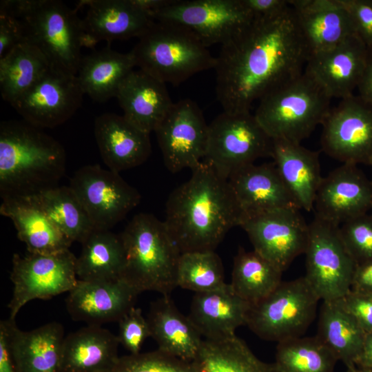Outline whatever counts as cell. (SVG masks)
<instances>
[{
	"label": "cell",
	"instance_id": "6da1fadb",
	"mask_svg": "<svg viewBox=\"0 0 372 372\" xmlns=\"http://www.w3.org/2000/svg\"><path fill=\"white\" fill-rule=\"evenodd\" d=\"M308 58L290 5L273 17H254L216 57V92L224 112H250L254 101L300 76Z\"/></svg>",
	"mask_w": 372,
	"mask_h": 372
},
{
	"label": "cell",
	"instance_id": "7a4b0ae2",
	"mask_svg": "<svg viewBox=\"0 0 372 372\" xmlns=\"http://www.w3.org/2000/svg\"><path fill=\"white\" fill-rule=\"evenodd\" d=\"M166 203L164 220L181 254L214 251L242 213L227 179L202 162Z\"/></svg>",
	"mask_w": 372,
	"mask_h": 372
},
{
	"label": "cell",
	"instance_id": "3957f363",
	"mask_svg": "<svg viewBox=\"0 0 372 372\" xmlns=\"http://www.w3.org/2000/svg\"><path fill=\"white\" fill-rule=\"evenodd\" d=\"M62 145L25 121L0 125L1 198L34 195L57 186L65 172Z\"/></svg>",
	"mask_w": 372,
	"mask_h": 372
},
{
	"label": "cell",
	"instance_id": "277c9868",
	"mask_svg": "<svg viewBox=\"0 0 372 372\" xmlns=\"http://www.w3.org/2000/svg\"><path fill=\"white\" fill-rule=\"evenodd\" d=\"M120 236L125 257L122 279L139 293L149 291L169 296L177 287L181 252L165 222L151 214L141 213Z\"/></svg>",
	"mask_w": 372,
	"mask_h": 372
},
{
	"label": "cell",
	"instance_id": "5b68a950",
	"mask_svg": "<svg viewBox=\"0 0 372 372\" xmlns=\"http://www.w3.org/2000/svg\"><path fill=\"white\" fill-rule=\"evenodd\" d=\"M0 11L22 20L25 37L50 65L76 75L83 56V21L77 10L57 0H3Z\"/></svg>",
	"mask_w": 372,
	"mask_h": 372
},
{
	"label": "cell",
	"instance_id": "8992f818",
	"mask_svg": "<svg viewBox=\"0 0 372 372\" xmlns=\"http://www.w3.org/2000/svg\"><path fill=\"white\" fill-rule=\"evenodd\" d=\"M131 52L140 70L174 85L197 73L214 69L216 61L192 30L165 21H154Z\"/></svg>",
	"mask_w": 372,
	"mask_h": 372
},
{
	"label": "cell",
	"instance_id": "52a82bcc",
	"mask_svg": "<svg viewBox=\"0 0 372 372\" xmlns=\"http://www.w3.org/2000/svg\"><path fill=\"white\" fill-rule=\"evenodd\" d=\"M331 98L305 70L266 94L254 114L272 139L301 143L329 114Z\"/></svg>",
	"mask_w": 372,
	"mask_h": 372
},
{
	"label": "cell",
	"instance_id": "ba28073f",
	"mask_svg": "<svg viewBox=\"0 0 372 372\" xmlns=\"http://www.w3.org/2000/svg\"><path fill=\"white\" fill-rule=\"evenodd\" d=\"M272 138L251 112H224L209 124L203 162L229 179L263 157H271Z\"/></svg>",
	"mask_w": 372,
	"mask_h": 372
},
{
	"label": "cell",
	"instance_id": "9c48e42d",
	"mask_svg": "<svg viewBox=\"0 0 372 372\" xmlns=\"http://www.w3.org/2000/svg\"><path fill=\"white\" fill-rule=\"evenodd\" d=\"M319 300L304 276L282 281L269 296L250 305L246 325L267 341L300 337L314 320Z\"/></svg>",
	"mask_w": 372,
	"mask_h": 372
},
{
	"label": "cell",
	"instance_id": "30bf717a",
	"mask_svg": "<svg viewBox=\"0 0 372 372\" xmlns=\"http://www.w3.org/2000/svg\"><path fill=\"white\" fill-rule=\"evenodd\" d=\"M309 226L304 278L320 300H340L351 290L357 265L342 240L340 226L316 216Z\"/></svg>",
	"mask_w": 372,
	"mask_h": 372
},
{
	"label": "cell",
	"instance_id": "8fae6325",
	"mask_svg": "<svg viewBox=\"0 0 372 372\" xmlns=\"http://www.w3.org/2000/svg\"><path fill=\"white\" fill-rule=\"evenodd\" d=\"M76 261L70 249L48 254L28 252L23 256L14 254L9 318L15 320L20 309L32 300H48L73 289L79 281Z\"/></svg>",
	"mask_w": 372,
	"mask_h": 372
},
{
	"label": "cell",
	"instance_id": "7c38bea8",
	"mask_svg": "<svg viewBox=\"0 0 372 372\" xmlns=\"http://www.w3.org/2000/svg\"><path fill=\"white\" fill-rule=\"evenodd\" d=\"M150 17L189 28L207 48L227 43L254 18L242 0H173Z\"/></svg>",
	"mask_w": 372,
	"mask_h": 372
},
{
	"label": "cell",
	"instance_id": "4fadbf2b",
	"mask_svg": "<svg viewBox=\"0 0 372 372\" xmlns=\"http://www.w3.org/2000/svg\"><path fill=\"white\" fill-rule=\"evenodd\" d=\"M69 187L86 210L95 229L110 230L140 203L141 196L120 175L99 165L79 169Z\"/></svg>",
	"mask_w": 372,
	"mask_h": 372
},
{
	"label": "cell",
	"instance_id": "5bb4252c",
	"mask_svg": "<svg viewBox=\"0 0 372 372\" xmlns=\"http://www.w3.org/2000/svg\"><path fill=\"white\" fill-rule=\"evenodd\" d=\"M322 150L342 163L372 166V106L358 95L341 99L322 122Z\"/></svg>",
	"mask_w": 372,
	"mask_h": 372
},
{
	"label": "cell",
	"instance_id": "9a60e30c",
	"mask_svg": "<svg viewBox=\"0 0 372 372\" xmlns=\"http://www.w3.org/2000/svg\"><path fill=\"white\" fill-rule=\"evenodd\" d=\"M254 250L282 272L304 254L309 226L298 209H280L242 217L240 225Z\"/></svg>",
	"mask_w": 372,
	"mask_h": 372
},
{
	"label": "cell",
	"instance_id": "2e32d148",
	"mask_svg": "<svg viewBox=\"0 0 372 372\" xmlns=\"http://www.w3.org/2000/svg\"><path fill=\"white\" fill-rule=\"evenodd\" d=\"M83 94L76 75L51 65L11 105L27 123L40 129L53 128L73 116Z\"/></svg>",
	"mask_w": 372,
	"mask_h": 372
},
{
	"label": "cell",
	"instance_id": "e0dca14e",
	"mask_svg": "<svg viewBox=\"0 0 372 372\" xmlns=\"http://www.w3.org/2000/svg\"><path fill=\"white\" fill-rule=\"evenodd\" d=\"M209 124L196 103L185 99L174 103L155 130L166 167L172 173L191 170L204 159Z\"/></svg>",
	"mask_w": 372,
	"mask_h": 372
},
{
	"label": "cell",
	"instance_id": "ac0fdd59",
	"mask_svg": "<svg viewBox=\"0 0 372 372\" xmlns=\"http://www.w3.org/2000/svg\"><path fill=\"white\" fill-rule=\"evenodd\" d=\"M371 207L372 181L356 165L342 163L322 177L313 210L315 216L340 226Z\"/></svg>",
	"mask_w": 372,
	"mask_h": 372
},
{
	"label": "cell",
	"instance_id": "d6986e66",
	"mask_svg": "<svg viewBox=\"0 0 372 372\" xmlns=\"http://www.w3.org/2000/svg\"><path fill=\"white\" fill-rule=\"evenodd\" d=\"M66 309L72 320L101 326L118 322L133 307L139 293L123 279L114 281L79 280L68 292Z\"/></svg>",
	"mask_w": 372,
	"mask_h": 372
},
{
	"label": "cell",
	"instance_id": "ffe728a7",
	"mask_svg": "<svg viewBox=\"0 0 372 372\" xmlns=\"http://www.w3.org/2000/svg\"><path fill=\"white\" fill-rule=\"evenodd\" d=\"M367 46L352 35L335 47L309 57L304 70L332 98L353 95L365 67Z\"/></svg>",
	"mask_w": 372,
	"mask_h": 372
},
{
	"label": "cell",
	"instance_id": "44dd1931",
	"mask_svg": "<svg viewBox=\"0 0 372 372\" xmlns=\"http://www.w3.org/2000/svg\"><path fill=\"white\" fill-rule=\"evenodd\" d=\"M228 181L242 218L280 209H300L273 162L247 165Z\"/></svg>",
	"mask_w": 372,
	"mask_h": 372
},
{
	"label": "cell",
	"instance_id": "7402d4cb",
	"mask_svg": "<svg viewBox=\"0 0 372 372\" xmlns=\"http://www.w3.org/2000/svg\"><path fill=\"white\" fill-rule=\"evenodd\" d=\"M289 3L295 12L309 57L356 35L340 0H289Z\"/></svg>",
	"mask_w": 372,
	"mask_h": 372
},
{
	"label": "cell",
	"instance_id": "603a6c76",
	"mask_svg": "<svg viewBox=\"0 0 372 372\" xmlns=\"http://www.w3.org/2000/svg\"><path fill=\"white\" fill-rule=\"evenodd\" d=\"M149 134L114 113L103 114L94 121L101 158L107 169L117 173L147 161L152 153Z\"/></svg>",
	"mask_w": 372,
	"mask_h": 372
},
{
	"label": "cell",
	"instance_id": "cb8c5ba5",
	"mask_svg": "<svg viewBox=\"0 0 372 372\" xmlns=\"http://www.w3.org/2000/svg\"><path fill=\"white\" fill-rule=\"evenodd\" d=\"M250 304L240 298L230 284L206 292L196 293L188 318L207 340H222L236 335L246 325Z\"/></svg>",
	"mask_w": 372,
	"mask_h": 372
},
{
	"label": "cell",
	"instance_id": "d4e9b609",
	"mask_svg": "<svg viewBox=\"0 0 372 372\" xmlns=\"http://www.w3.org/2000/svg\"><path fill=\"white\" fill-rule=\"evenodd\" d=\"M17 372H60L63 326L51 322L30 331L19 329L15 320H5Z\"/></svg>",
	"mask_w": 372,
	"mask_h": 372
},
{
	"label": "cell",
	"instance_id": "484cf974",
	"mask_svg": "<svg viewBox=\"0 0 372 372\" xmlns=\"http://www.w3.org/2000/svg\"><path fill=\"white\" fill-rule=\"evenodd\" d=\"M0 214L12 221L18 238L29 253H59L69 249L72 243L45 214L34 195L3 198Z\"/></svg>",
	"mask_w": 372,
	"mask_h": 372
},
{
	"label": "cell",
	"instance_id": "4316f807",
	"mask_svg": "<svg viewBox=\"0 0 372 372\" xmlns=\"http://www.w3.org/2000/svg\"><path fill=\"white\" fill-rule=\"evenodd\" d=\"M116 98L123 116L149 134L155 132L174 103L165 83L140 69L126 76Z\"/></svg>",
	"mask_w": 372,
	"mask_h": 372
},
{
	"label": "cell",
	"instance_id": "83f0119b",
	"mask_svg": "<svg viewBox=\"0 0 372 372\" xmlns=\"http://www.w3.org/2000/svg\"><path fill=\"white\" fill-rule=\"evenodd\" d=\"M85 6L88 9L82 20L83 30L96 43L139 38L154 21L131 0H84L76 9Z\"/></svg>",
	"mask_w": 372,
	"mask_h": 372
},
{
	"label": "cell",
	"instance_id": "f1b7e54d",
	"mask_svg": "<svg viewBox=\"0 0 372 372\" xmlns=\"http://www.w3.org/2000/svg\"><path fill=\"white\" fill-rule=\"evenodd\" d=\"M320 152L300 143L272 139L271 157L287 189L300 209H313L316 193L322 176Z\"/></svg>",
	"mask_w": 372,
	"mask_h": 372
},
{
	"label": "cell",
	"instance_id": "f546056e",
	"mask_svg": "<svg viewBox=\"0 0 372 372\" xmlns=\"http://www.w3.org/2000/svg\"><path fill=\"white\" fill-rule=\"evenodd\" d=\"M119 344L108 329L87 325L65 337L60 372H111L119 358Z\"/></svg>",
	"mask_w": 372,
	"mask_h": 372
},
{
	"label": "cell",
	"instance_id": "4dcf8cb0",
	"mask_svg": "<svg viewBox=\"0 0 372 372\" xmlns=\"http://www.w3.org/2000/svg\"><path fill=\"white\" fill-rule=\"evenodd\" d=\"M150 337L158 349L187 361H194L200 349L201 335L169 296L152 302L147 318Z\"/></svg>",
	"mask_w": 372,
	"mask_h": 372
},
{
	"label": "cell",
	"instance_id": "1f68e13d",
	"mask_svg": "<svg viewBox=\"0 0 372 372\" xmlns=\"http://www.w3.org/2000/svg\"><path fill=\"white\" fill-rule=\"evenodd\" d=\"M135 66L131 51L118 52L109 45L83 56L76 76L84 94L103 103L116 97L121 84Z\"/></svg>",
	"mask_w": 372,
	"mask_h": 372
},
{
	"label": "cell",
	"instance_id": "d6a6232c",
	"mask_svg": "<svg viewBox=\"0 0 372 372\" xmlns=\"http://www.w3.org/2000/svg\"><path fill=\"white\" fill-rule=\"evenodd\" d=\"M76 271L83 281H114L122 279L125 265L120 235L110 230L94 229L81 243Z\"/></svg>",
	"mask_w": 372,
	"mask_h": 372
},
{
	"label": "cell",
	"instance_id": "836d02e7",
	"mask_svg": "<svg viewBox=\"0 0 372 372\" xmlns=\"http://www.w3.org/2000/svg\"><path fill=\"white\" fill-rule=\"evenodd\" d=\"M365 335L338 300L322 301L316 336L347 368L356 366Z\"/></svg>",
	"mask_w": 372,
	"mask_h": 372
},
{
	"label": "cell",
	"instance_id": "e575fe53",
	"mask_svg": "<svg viewBox=\"0 0 372 372\" xmlns=\"http://www.w3.org/2000/svg\"><path fill=\"white\" fill-rule=\"evenodd\" d=\"M49 61L26 37L0 58V90L12 105L50 68Z\"/></svg>",
	"mask_w": 372,
	"mask_h": 372
},
{
	"label": "cell",
	"instance_id": "d590c367",
	"mask_svg": "<svg viewBox=\"0 0 372 372\" xmlns=\"http://www.w3.org/2000/svg\"><path fill=\"white\" fill-rule=\"evenodd\" d=\"M194 362L199 372H280L275 363L258 359L236 335L222 340L204 339Z\"/></svg>",
	"mask_w": 372,
	"mask_h": 372
},
{
	"label": "cell",
	"instance_id": "8d00e7d4",
	"mask_svg": "<svg viewBox=\"0 0 372 372\" xmlns=\"http://www.w3.org/2000/svg\"><path fill=\"white\" fill-rule=\"evenodd\" d=\"M282 273L256 251L240 248L234 260L230 285L251 305L266 298L280 284Z\"/></svg>",
	"mask_w": 372,
	"mask_h": 372
},
{
	"label": "cell",
	"instance_id": "74e56055",
	"mask_svg": "<svg viewBox=\"0 0 372 372\" xmlns=\"http://www.w3.org/2000/svg\"><path fill=\"white\" fill-rule=\"evenodd\" d=\"M59 230L72 242L82 243L95 229L79 198L69 186H55L34 194Z\"/></svg>",
	"mask_w": 372,
	"mask_h": 372
},
{
	"label": "cell",
	"instance_id": "f35d334b",
	"mask_svg": "<svg viewBox=\"0 0 372 372\" xmlns=\"http://www.w3.org/2000/svg\"><path fill=\"white\" fill-rule=\"evenodd\" d=\"M338 359L318 336L278 342L276 362L280 372H333Z\"/></svg>",
	"mask_w": 372,
	"mask_h": 372
},
{
	"label": "cell",
	"instance_id": "ab89813d",
	"mask_svg": "<svg viewBox=\"0 0 372 372\" xmlns=\"http://www.w3.org/2000/svg\"><path fill=\"white\" fill-rule=\"evenodd\" d=\"M177 287L196 293L218 289L225 284L221 259L214 251L182 253L176 273Z\"/></svg>",
	"mask_w": 372,
	"mask_h": 372
},
{
	"label": "cell",
	"instance_id": "60d3db41",
	"mask_svg": "<svg viewBox=\"0 0 372 372\" xmlns=\"http://www.w3.org/2000/svg\"><path fill=\"white\" fill-rule=\"evenodd\" d=\"M111 372H199L187 361L160 349L119 357Z\"/></svg>",
	"mask_w": 372,
	"mask_h": 372
},
{
	"label": "cell",
	"instance_id": "b9f144b4",
	"mask_svg": "<svg viewBox=\"0 0 372 372\" xmlns=\"http://www.w3.org/2000/svg\"><path fill=\"white\" fill-rule=\"evenodd\" d=\"M342 240L356 265L372 262V216L364 214L340 226Z\"/></svg>",
	"mask_w": 372,
	"mask_h": 372
},
{
	"label": "cell",
	"instance_id": "7bdbcfd3",
	"mask_svg": "<svg viewBox=\"0 0 372 372\" xmlns=\"http://www.w3.org/2000/svg\"><path fill=\"white\" fill-rule=\"evenodd\" d=\"M118 322L119 344L130 354L139 353L143 342L151 335L148 321L141 309L133 307Z\"/></svg>",
	"mask_w": 372,
	"mask_h": 372
},
{
	"label": "cell",
	"instance_id": "ee69618b",
	"mask_svg": "<svg viewBox=\"0 0 372 372\" xmlns=\"http://www.w3.org/2000/svg\"><path fill=\"white\" fill-rule=\"evenodd\" d=\"M352 21L356 35L372 45V0H340Z\"/></svg>",
	"mask_w": 372,
	"mask_h": 372
},
{
	"label": "cell",
	"instance_id": "f6af8a7d",
	"mask_svg": "<svg viewBox=\"0 0 372 372\" xmlns=\"http://www.w3.org/2000/svg\"><path fill=\"white\" fill-rule=\"evenodd\" d=\"M365 333L372 332V293L350 290L338 300Z\"/></svg>",
	"mask_w": 372,
	"mask_h": 372
},
{
	"label": "cell",
	"instance_id": "bcb514c9",
	"mask_svg": "<svg viewBox=\"0 0 372 372\" xmlns=\"http://www.w3.org/2000/svg\"><path fill=\"white\" fill-rule=\"evenodd\" d=\"M25 38V29L21 19L0 12V58Z\"/></svg>",
	"mask_w": 372,
	"mask_h": 372
},
{
	"label": "cell",
	"instance_id": "7dc6e473",
	"mask_svg": "<svg viewBox=\"0 0 372 372\" xmlns=\"http://www.w3.org/2000/svg\"><path fill=\"white\" fill-rule=\"evenodd\" d=\"M246 8L256 17H271L289 6V0H242Z\"/></svg>",
	"mask_w": 372,
	"mask_h": 372
},
{
	"label": "cell",
	"instance_id": "c3c4849f",
	"mask_svg": "<svg viewBox=\"0 0 372 372\" xmlns=\"http://www.w3.org/2000/svg\"><path fill=\"white\" fill-rule=\"evenodd\" d=\"M0 372H17L10 351L5 320L0 322Z\"/></svg>",
	"mask_w": 372,
	"mask_h": 372
},
{
	"label": "cell",
	"instance_id": "681fc988",
	"mask_svg": "<svg viewBox=\"0 0 372 372\" xmlns=\"http://www.w3.org/2000/svg\"><path fill=\"white\" fill-rule=\"evenodd\" d=\"M357 90L358 96L372 106V45L367 47L365 67Z\"/></svg>",
	"mask_w": 372,
	"mask_h": 372
},
{
	"label": "cell",
	"instance_id": "f907efd6",
	"mask_svg": "<svg viewBox=\"0 0 372 372\" xmlns=\"http://www.w3.org/2000/svg\"><path fill=\"white\" fill-rule=\"evenodd\" d=\"M351 289L372 293V262L356 266Z\"/></svg>",
	"mask_w": 372,
	"mask_h": 372
},
{
	"label": "cell",
	"instance_id": "816d5d0a",
	"mask_svg": "<svg viewBox=\"0 0 372 372\" xmlns=\"http://www.w3.org/2000/svg\"><path fill=\"white\" fill-rule=\"evenodd\" d=\"M356 366L372 371V332L366 333L362 349Z\"/></svg>",
	"mask_w": 372,
	"mask_h": 372
},
{
	"label": "cell",
	"instance_id": "f5cc1de1",
	"mask_svg": "<svg viewBox=\"0 0 372 372\" xmlns=\"http://www.w3.org/2000/svg\"><path fill=\"white\" fill-rule=\"evenodd\" d=\"M173 0H131L138 8L147 14L149 17L154 12L165 8Z\"/></svg>",
	"mask_w": 372,
	"mask_h": 372
},
{
	"label": "cell",
	"instance_id": "db71d44e",
	"mask_svg": "<svg viewBox=\"0 0 372 372\" xmlns=\"http://www.w3.org/2000/svg\"><path fill=\"white\" fill-rule=\"evenodd\" d=\"M347 372H372V371L354 366V367L347 368Z\"/></svg>",
	"mask_w": 372,
	"mask_h": 372
},
{
	"label": "cell",
	"instance_id": "11a10c76",
	"mask_svg": "<svg viewBox=\"0 0 372 372\" xmlns=\"http://www.w3.org/2000/svg\"><path fill=\"white\" fill-rule=\"evenodd\" d=\"M371 216H372V207H371Z\"/></svg>",
	"mask_w": 372,
	"mask_h": 372
},
{
	"label": "cell",
	"instance_id": "9f6ffc18",
	"mask_svg": "<svg viewBox=\"0 0 372 372\" xmlns=\"http://www.w3.org/2000/svg\"><path fill=\"white\" fill-rule=\"evenodd\" d=\"M371 181H372V180H371Z\"/></svg>",
	"mask_w": 372,
	"mask_h": 372
}]
</instances>
